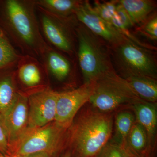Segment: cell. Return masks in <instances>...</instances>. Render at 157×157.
Returning a JSON list of instances; mask_svg holds the SVG:
<instances>
[{
  "label": "cell",
  "mask_w": 157,
  "mask_h": 157,
  "mask_svg": "<svg viewBox=\"0 0 157 157\" xmlns=\"http://www.w3.org/2000/svg\"><path fill=\"white\" fill-rule=\"evenodd\" d=\"M111 113L92 107L76 115L67 131L66 149L73 157H95L110 140L113 128Z\"/></svg>",
  "instance_id": "obj_1"
},
{
  "label": "cell",
  "mask_w": 157,
  "mask_h": 157,
  "mask_svg": "<svg viewBox=\"0 0 157 157\" xmlns=\"http://www.w3.org/2000/svg\"><path fill=\"white\" fill-rule=\"evenodd\" d=\"M32 2H4L5 21L11 35L21 47L36 55H44L47 47L39 32Z\"/></svg>",
  "instance_id": "obj_2"
},
{
  "label": "cell",
  "mask_w": 157,
  "mask_h": 157,
  "mask_svg": "<svg viewBox=\"0 0 157 157\" xmlns=\"http://www.w3.org/2000/svg\"><path fill=\"white\" fill-rule=\"evenodd\" d=\"M68 129L55 121L39 128L28 127L19 139L8 149L6 157H21L47 152L60 157L66 150Z\"/></svg>",
  "instance_id": "obj_3"
},
{
  "label": "cell",
  "mask_w": 157,
  "mask_h": 157,
  "mask_svg": "<svg viewBox=\"0 0 157 157\" xmlns=\"http://www.w3.org/2000/svg\"><path fill=\"white\" fill-rule=\"evenodd\" d=\"M141 101L126 79L110 69L95 81L89 102L98 111L111 113L122 105Z\"/></svg>",
  "instance_id": "obj_4"
},
{
  "label": "cell",
  "mask_w": 157,
  "mask_h": 157,
  "mask_svg": "<svg viewBox=\"0 0 157 157\" xmlns=\"http://www.w3.org/2000/svg\"><path fill=\"white\" fill-rule=\"evenodd\" d=\"M78 59L84 83L92 82L110 70L107 55L97 36L85 26L76 30Z\"/></svg>",
  "instance_id": "obj_5"
},
{
  "label": "cell",
  "mask_w": 157,
  "mask_h": 157,
  "mask_svg": "<svg viewBox=\"0 0 157 157\" xmlns=\"http://www.w3.org/2000/svg\"><path fill=\"white\" fill-rule=\"evenodd\" d=\"M116 46L117 62L125 76L124 78L145 76L156 79L155 61L146 48L129 40Z\"/></svg>",
  "instance_id": "obj_6"
},
{
  "label": "cell",
  "mask_w": 157,
  "mask_h": 157,
  "mask_svg": "<svg viewBox=\"0 0 157 157\" xmlns=\"http://www.w3.org/2000/svg\"><path fill=\"white\" fill-rule=\"evenodd\" d=\"M94 86V81L84 83L76 89L59 93L55 121L60 126L68 129L78 111L89 102Z\"/></svg>",
  "instance_id": "obj_7"
},
{
  "label": "cell",
  "mask_w": 157,
  "mask_h": 157,
  "mask_svg": "<svg viewBox=\"0 0 157 157\" xmlns=\"http://www.w3.org/2000/svg\"><path fill=\"white\" fill-rule=\"evenodd\" d=\"M58 94L47 87L28 95V127L44 126L55 121Z\"/></svg>",
  "instance_id": "obj_8"
},
{
  "label": "cell",
  "mask_w": 157,
  "mask_h": 157,
  "mask_svg": "<svg viewBox=\"0 0 157 157\" xmlns=\"http://www.w3.org/2000/svg\"><path fill=\"white\" fill-rule=\"evenodd\" d=\"M74 13L86 28L113 45L117 46L129 40L112 25L101 18L88 1L80 2Z\"/></svg>",
  "instance_id": "obj_9"
},
{
  "label": "cell",
  "mask_w": 157,
  "mask_h": 157,
  "mask_svg": "<svg viewBox=\"0 0 157 157\" xmlns=\"http://www.w3.org/2000/svg\"><path fill=\"white\" fill-rule=\"evenodd\" d=\"M1 125L8 142V149L14 144L28 127V96L20 91L14 105Z\"/></svg>",
  "instance_id": "obj_10"
},
{
  "label": "cell",
  "mask_w": 157,
  "mask_h": 157,
  "mask_svg": "<svg viewBox=\"0 0 157 157\" xmlns=\"http://www.w3.org/2000/svg\"><path fill=\"white\" fill-rule=\"evenodd\" d=\"M133 110L136 121L145 130L148 140L149 153L150 157H154L157 128L156 103L141 101L129 105Z\"/></svg>",
  "instance_id": "obj_11"
},
{
  "label": "cell",
  "mask_w": 157,
  "mask_h": 157,
  "mask_svg": "<svg viewBox=\"0 0 157 157\" xmlns=\"http://www.w3.org/2000/svg\"><path fill=\"white\" fill-rule=\"evenodd\" d=\"M41 22L44 35L51 44L63 51L72 52L73 47L69 34L56 18L45 13L41 16Z\"/></svg>",
  "instance_id": "obj_12"
},
{
  "label": "cell",
  "mask_w": 157,
  "mask_h": 157,
  "mask_svg": "<svg viewBox=\"0 0 157 157\" xmlns=\"http://www.w3.org/2000/svg\"><path fill=\"white\" fill-rule=\"evenodd\" d=\"M19 92L15 72L11 68L0 70V124L14 105Z\"/></svg>",
  "instance_id": "obj_13"
},
{
  "label": "cell",
  "mask_w": 157,
  "mask_h": 157,
  "mask_svg": "<svg viewBox=\"0 0 157 157\" xmlns=\"http://www.w3.org/2000/svg\"><path fill=\"white\" fill-rule=\"evenodd\" d=\"M17 69L15 72V77L21 84L28 88H35L36 90L45 88L41 86L45 68L36 59L29 56H26L19 60Z\"/></svg>",
  "instance_id": "obj_14"
},
{
  "label": "cell",
  "mask_w": 157,
  "mask_h": 157,
  "mask_svg": "<svg viewBox=\"0 0 157 157\" xmlns=\"http://www.w3.org/2000/svg\"><path fill=\"white\" fill-rule=\"evenodd\" d=\"M124 78L141 100L156 103L157 101L156 79L145 76H129Z\"/></svg>",
  "instance_id": "obj_15"
},
{
  "label": "cell",
  "mask_w": 157,
  "mask_h": 157,
  "mask_svg": "<svg viewBox=\"0 0 157 157\" xmlns=\"http://www.w3.org/2000/svg\"><path fill=\"white\" fill-rule=\"evenodd\" d=\"M118 2L126 11L133 25L143 22L155 8L154 3L149 0H121Z\"/></svg>",
  "instance_id": "obj_16"
},
{
  "label": "cell",
  "mask_w": 157,
  "mask_h": 157,
  "mask_svg": "<svg viewBox=\"0 0 157 157\" xmlns=\"http://www.w3.org/2000/svg\"><path fill=\"white\" fill-rule=\"evenodd\" d=\"M125 145L137 155L150 157L146 132L143 127L137 122L135 121L129 132Z\"/></svg>",
  "instance_id": "obj_17"
},
{
  "label": "cell",
  "mask_w": 157,
  "mask_h": 157,
  "mask_svg": "<svg viewBox=\"0 0 157 157\" xmlns=\"http://www.w3.org/2000/svg\"><path fill=\"white\" fill-rule=\"evenodd\" d=\"M46 54V67L57 79L62 81L67 77L71 70L69 61L54 51L48 50Z\"/></svg>",
  "instance_id": "obj_18"
},
{
  "label": "cell",
  "mask_w": 157,
  "mask_h": 157,
  "mask_svg": "<svg viewBox=\"0 0 157 157\" xmlns=\"http://www.w3.org/2000/svg\"><path fill=\"white\" fill-rule=\"evenodd\" d=\"M136 121L135 114L128 111L119 112L114 120L115 134L113 141L124 146L132 126Z\"/></svg>",
  "instance_id": "obj_19"
},
{
  "label": "cell",
  "mask_w": 157,
  "mask_h": 157,
  "mask_svg": "<svg viewBox=\"0 0 157 157\" xmlns=\"http://www.w3.org/2000/svg\"><path fill=\"white\" fill-rule=\"evenodd\" d=\"M80 1L75 0H42L39 1L38 5L46 11L52 14L60 16H67L75 13Z\"/></svg>",
  "instance_id": "obj_20"
},
{
  "label": "cell",
  "mask_w": 157,
  "mask_h": 157,
  "mask_svg": "<svg viewBox=\"0 0 157 157\" xmlns=\"http://www.w3.org/2000/svg\"><path fill=\"white\" fill-rule=\"evenodd\" d=\"M20 59L5 32L0 28V70L11 68Z\"/></svg>",
  "instance_id": "obj_21"
},
{
  "label": "cell",
  "mask_w": 157,
  "mask_h": 157,
  "mask_svg": "<svg viewBox=\"0 0 157 157\" xmlns=\"http://www.w3.org/2000/svg\"><path fill=\"white\" fill-rule=\"evenodd\" d=\"M117 4V2L114 1L104 3L97 2H95L92 7L96 13L101 18L110 24L112 17L115 14Z\"/></svg>",
  "instance_id": "obj_22"
},
{
  "label": "cell",
  "mask_w": 157,
  "mask_h": 157,
  "mask_svg": "<svg viewBox=\"0 0 157 157\" xmlns=\"http://www.w3.org/2000/svg\"><path fill=\"white\" fill-rule=\"evenodd\" d=\"M95 157H126V154L124 147L109 140Z\"/></svg>",
  "instance_id": "obj_23"
},
{
  "label": "cell",
  "mask_w": 157,
  "mask_h": 157,
  "mask_svg": "<svg viewBox=\"0 0 157 157\" xmlns=\"http://www.w3.org/2000/svg\"><path fill=\"white\" fill-rule=\"evenodd\" d=\"M141 31L144 35L153 40L157 39V17L156 15L152 17L142 27Z\"/></svg>",
  "instance_id": "obj_24"
},
{
  "label": "cell",
  "mask_w": 157,
  "mask_h": 157,
  "mask_svg": "<svg viewBox=\"0 0 157 157\" xmlns=\"http://www.w3.org/2000/svg\"><path fill=\"white\" fill-rule=\"evenodd\" d=\"M116 13L125 28L128 30L133 25V24L126 11L118 2H117V4Z\"/></svg>",
  "instance_id": "obj_25"
},
{
  "label": "cell",
  "mask_w": 157,
  "mask_h": 157,
  "mask_svg": "<svg viewBox=\"0 0 157 157\" xmlns=\"http://www.w3.org/2000/svg\"><path fill=\"white\" fill-rule=\"evenodd\" d=\"M8 151V140L4 130L0 124V153L5 156Z\"/></svg>",
  "instance_id": "obj_26"
},
{
  "label": "cell",
  "mask_w": 157,
  "mask_h": 157,
  "mask_svg": "<svg viewBox=\"0 0 157 157\" xmlns=\"http://www.w3.org/2000/svg\"><path fill=\"white\" fill-rule=\"evenodd\" d=\"M21 157H58L56 156L55 155L52 154L50 153L47 152H41L36 153L33 154L28 155L25 156Z\"/></svg>",
  "instance_id": "obj_27"
},
{
  "label": "cell",
  "mask_w": 157,
  "mask_h": 157,
  "mask_svg": "<svg viewBox=\"0 0 157 157\" xmlns=\"http://www.w3.org/2000/svg\"><path fill=\"white\" fill-rule=\"evenodd\" d=\"M123 147H124L125 150L126 157H145L135 153L134 152L132 151L131 150H130V149L126 146V145H125Z\"/></svg>",
  "instance_id": "obj_28"
},
{
  "label": "cell",
  "mask_w": 157,
  "mask_h": 157,
  "mask_svg": "<svg viewBox=\"0 0 157 157\" xmlns=\"http://www.w3.org/2000/svg\"><path fill=\"white\" fill-rule=\"evenodd\" d=\"M60 157H73L70 151L68 149H66L65 151L62 153Z\"/></svg>",
  "instance_id": "obj_29"
},
{
  "label": "cell",
  "mask_w": 157,
  "mask_h": 157,
  "mask_svg": "<svg viewBox=\"0 0 157 157\" xmlns=\"http://www.w3.org/2000/svg\"><path fill=\"white\" fill-rule=\"evenodd\" d=\"M0 157H6L2 155H0Z\"/></svg>",
  "instance_id": "obj_30"
},
{
  "label": "cell",
  "mask_w": 157,
  "mask_h": 157,
  "mask_svg": "<svg viewBox=\"0 0 157 157\" xmlns=\"http://www.w3.org/2000/svg\"><path fill=\"white\" fill-rule=\"evenodd\" d=\"M2 155V154L1 153H0V155Z\"/></svg>",
  "instance_id": "obj_31"
}]
</instances>
